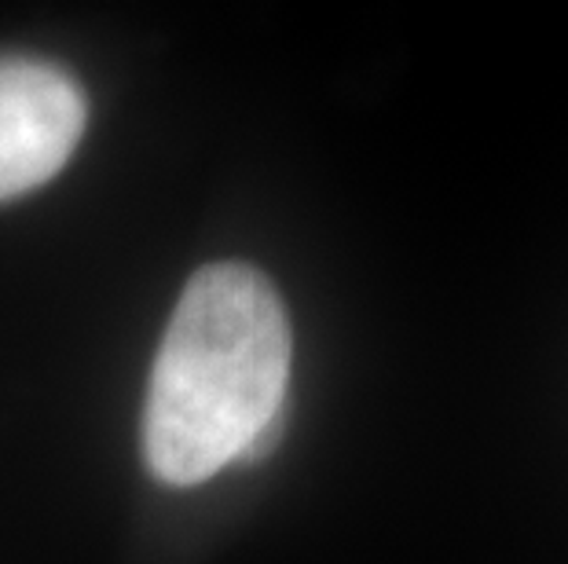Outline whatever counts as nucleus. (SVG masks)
<instances>
[{"label":"nucleus","instance_id":"obj_1","mask_svg":"<svg viewBox=\"0 0 568 564\" xmlns=\"http://www.w3.org/2000/svg\"><path fill=\"white\" fill-rule=\"evenodd\" d=\"M294 334L280 290L243 260L205 264L169 316L143 400L154 480L195 488L268 451L283 425Z\"/></svg>","mask_w":568,"mask_h":564},{"label":"nucleus","instance_id":"obj_2","mask_svg":"<svg viewBox=\"0 0 568 564\" xmlns=\"http://www.w3.org/2000/svg\"><path fill=\"white\" fill-rule=\"evenodd\" d=\"M89 125V95L67 66L41 55H0V202L63 173Z\"/></svg>","mask_w":568,"mask_h":564}]
</instances>
